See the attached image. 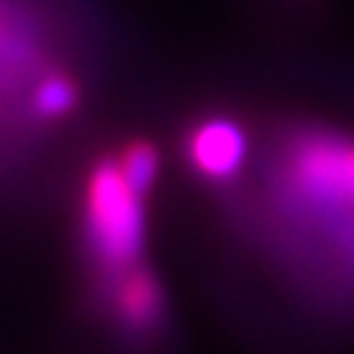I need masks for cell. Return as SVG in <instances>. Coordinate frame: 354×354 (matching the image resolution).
Listing matches in <instances>:
<instances>
[{
  "mask_svg": "<svg viewBox=\"0 0 354 354\" xmlns=\"http://www.w3.org/2000/svg\"><path fill=\"white\" fill-rule=\"evenodd\" d=\"M86 245L106 281L139 266L145 254V198L130 189L115 157L92 165L83 201Z\"/></svg>",
  "mask_w": 354,
  "mask_h": 354,
  "instance_id": "obj_1",
  "label": "cell"
},
{
  "mask_svg": "<svg viewBox=\"0 0 354 354\" xmlns=\"http://www.w3.org/2000/svg\"><path fill=\"white\" fill-rule=\"evenodd\" d=\"M118 169L130 183V189H136L142 198H148L151 189L160 180V151L145 139H136L118 153Z\"/></svg>",
  "mask_w": 354,
  "mask_h": 354,
  "instance_id": "obj_6",
  "label": "cell"
},
{
  "mask_svg": "<svg viewBox=\"0 0 354 354\" xmlns=\"http://www.w3.org/2000/svg\"><path fill=\"white\" fill-rule=\"evenodd\" d=\"M77 101H80V88L65 74H48L44 80H39V86L32 88V95H30L32 113L44 121L71 115Z\"/></svg>",
  "mask_w": 354,
  "mask_h": 354,
  "instance_id": "obj_5",
  "label": "cell"
},
{
  "mask_svg": "<svg viewBox=\"0 0 354 354\" xmlns=\"http://www.w3.org/2000/svg\"><path fill=\"white\" fill-rule=\"evenodd\" d=\"M109 304L118 325L130 334H153L165 319V292L157 274L145 266H133L109 281Z\"/></svg>",
  "mask_w": 354,
  "mask_h": 354,
  "instance_id": "obj_4",
  "label": "cell"
},
{
  "mask_svg": "<svg viewBox=\"0 0 354 354\" xmlns=\"http://www.w3.org/2000/svg\"><path fill=\"white\" fill-rule=\"evenodd\" d=\"M186 157L192 169L207 180L225 183L236 177L248 157V136L239 121L216 115L195 124L186 139Z\"/></svg>",
  "mask_w": 354,
  "mask_h": 354,
  "instance_id": "obj_3",
  "label": "cell"
},
{
  "mask_svg": "<svg viewBox=\"0 0 354 354\" xmlns=\"http://www.w3.org/2000/svg\"><path fill=\"white\" fill-rule=\"evenodd\" d=\"M281 189L322 221H354V142L313 130L298 136L286 151Z\"/></svg>",
  "mask_w": 354,
  "mask_h": 354,
  "instance_id": "obj_2",
  "label": "cell"
}]
</instances>
